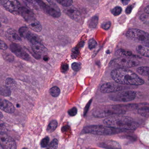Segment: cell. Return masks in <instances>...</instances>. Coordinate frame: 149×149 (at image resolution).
Segmentation results:
<instances>
[{
  "instance_id": "7bdbcfd3",
  "label": "cell",
  "mask_w": 149,
  "mask_h": 149,
  "mask_svg": "<svg viewBox=\"0 0 149 149\" xmlns=\"http://www.w3.org/2000/svg\"><path fill=\"white\" fill-rule=\"evenodd\" d=\"M133 8V5H130V6H129L128 7L126 8V11H125L126 14H128H128H130V13H131V11H132Z\"/></svg>"
},
{
  "instance_id": "8d00e7d4",
  "label": "cell",
  "mask_w": 149,
  "mask_h": 149,
  "mask_svg": "<svg viewBox=\"0 0 149 149\" xmlns=\"http://www.w3.org/2000/svg\"><path fill=\"white\" fill-rule=\"evenodd\" d=\"M68 114L71 116H74L77 114V109L76 108L73 107L68 111Z\"/></svg>"
},
{
  "instance_id": "f6af8a7d",
  "label": "cell",
  "mask_w": 149,
  "mask_h": 149,
  "mask_svg": "<svg viewBox=\"0 0 149 149\" xmlns=\"http://www.w3.org/2000/svg\"><path fill=\"white\" fill-rule=\"evenodd\" d=\"M70 127L69 126H64V127H63V128H62V132H66V131H68V130H69V129H70Z\"/></svg>"
},
{
  "instance_id": "d6a6232c",
  "label": "cell",
  "mask_w": 149,
  "mask_h": 149,
  "mask_svg": "<svg viewBox=\"0 0 149 149\" xmlns=\"http://www.w3.org/2000/svg\"><path fill=\"white\" fill-rule=\"evenodd\" d=\"M58 146V141L57 139H55L52 140V141L49 144L48 148L56 149L57 148Z\"/></svg>"
},
{
  "instance_id": "9a60e30c",
  "label": "cell",
  "mask_w": 149,
  "mask_h": 149,
  "mask_svg": "<svg viewBox=\"0 0 149 149\" xmlns=\"http://www.w3.org/2000/svg\"><path fill=\"white\" fill-rule=\"evenodd\" d=\"M31 44L32 50L37 56L39 57L41 55L45 54L47 52V49L42 43L41 41L35 42L31 43Z\"/></svg>"
},
{
  "instance_id": "30bf717a",
  "label": "cell",
  "mask_w": 149,
  "mask_h": 149,
  "mask_svg": "<svg viewBox=\"0 0 149 149\" xmlns=\"http://www.w3.org/2000/svg\"><path fill=\"white\" fill-rule=\"evenodd\" d=\"M3 6L8 11L12 14L19 15V11L22 5L18 0H1Z\"/></svg>"
},
{
  "instance_id": "d6986e66",
  "label": "cell",
  "mask_w": 149,
  "mask_h": 149,
  "mask_svg": "<svg viewBox=\"0 0 149 149\" xmlns=\"http://www.w3.org/2000/svg\"><path fill=\"white\" fill-rule=\"evenodd\" d=\"M137 52L141 56L149 58V46L147 45H139L136 47Z\"/></svg>"
},
{
  "instance_id": "9c48e42d",
  "label": "cell",
  "mask_w": 149,
  "mask_h": 149,
  "mask_svg": "<svg viewBox=\"0 0 149 149\" xmlns=\"http://www.w3.org/2000/svg\"><path fill=\"white\" fill-rule=\"evenodd\" d=\"M38 6L46 14L51 16L52 17H59L61 16L60 10L57 9L51 5H48L42 0H35Z\"/></svg>"
},
{
  "instance_id": "44dd1931",
  "label": "cell",
  "mask_w": 149,
  "mask_h": 149,
  "mask_svg": "<svg viewBox=\"0 0 149 149\" xmlns=\"http://www.w3.org/2000/svg\"><path fill=\"white\" fill-rule=\"evenodd\" d=\"M137 73L143 76H147L149 78V67L141 66L136 70Z\"/></svg>"
},
{
  "instance_id": "f1b7e54d",
  "label": "cell",
  "mask_w": 149,
  "mask_h": 149,
  "mask_svg": "<svg viewBox=\"0 0 149 149\" xmlns=\"http://www.w3.org/2000/svg\"><path fill=\"white\" fill-rule=\"evenodd\" d=\"M59 4L65 7L71 6L73 3V0H56Z\"/></svg>"
},
{
  "instance_id": "4fadbf2b",
  "label": "cell",
  "mask_w": 149,
  "mask_h": 149,
  "mask_svg": "<svg viewBox=\"0 0 149 149\" xmlns=\"http://www.w3.org/2000/svg\"><path fill=\"white\" fill-rule=\"evenodd\" d=\"M0 145L4 149H16L17 144L15 141L4 132H0Z\"/></svg>"
},
{
  "instance_id": "7dc6e473",
  "label": "cell",
  "mask_w": 149,
  "mask_h": 149,
  "mask_svg": "<svg viewBox=\"0 0 149 149\" xmlns=\"http://www.w3.org/2000/svg\"><path fill=\"white\" fill-rule=\"evenodd\" d=\"M4 125H3V123L0 122V132L3 131V129H4Z\"/></svg>"
},
{
  "instance_id": "ffe728a7",
  "label": "cell",
  "mask_w": 149,
  "mask_h": 149,
  "mask_svg": "<svg viewBox=\"0 0 149 149\" xmlns=\"http://www.w3.org/2000/svg\"><path fill=\"white\" fill-rule=\"evenodd\" d=\"M116 54L121 57H134V55L132 53V52L123 49H119L116 52Z\"/></svg>"
},
{
  "instance_id": "f35d334b",
  "label": "cell",
  "mask_w": 149,
  "mask_h": 149,
  "mask_svg": "<svg viewBox=\"0 0 149 149\" xmlns=\"http://www.w3.org/2000/svg\"><path fill=\"white\" fill-rule=\"evenodd\" d=\"M46 1L49 3L50 5L53 6V7L56 8L57 9L60 10L59 8H58V6L57 5L56 2V0H46Z\"/></svg>"
},
{
  "instance_id": "83f0119b",
  "label": "cell",
  "mask_w": 149,
  "mask_h": 149,
  "mask_svg": "<svg viewBox=\"0 0 149 149\" xmlns=\"http://www.w3.org/2000/svg\"><path fill=\"white\" fill-rule=\"evenodd\" d=\"M108 143L109 144H108L106 143H102V147L107 148H120V145L116 143L109 142Z\"/></svg>"
},
{
  "instance_id": "cb8c5ba5",
  "label": "cell",
  "mask_w": 149,
  "mask_h": 149,
  "mask_svg": "<svg viewBox=\"0 0 149 149\" xmlns=\"http://www.w3.org/2000/svg\"><path fill=\"white\" fill-rule=\"evenodd\" d=\"M58 122L56 120H53L50 122L47 128L48 133H52L54 132L57 127Z\"/></svg>"
},
{
  "instance_id": "bcb514c9",
  "label": "cell",
  "mask_w": 149,
  "mask_h": 149,
  "mask_svg": "<svg viewBox=\"0 0 149 149\" xmlns=\"http://www.w3.org/2000/svg\"><path fill=\"white\" fill-rule=\"evenodd\" d=\"M130 0H121V2L122 3L123 5H127L129 3Z\"/></svg>"
},
{
  "instance_id": "8992f818",
  "label": "cell",
  "mask_w": 149,
  "mask_h": 149,
  "mask_svg": "<svg viewBox=\"0 0 149 149\" xmlns=\"http://www.w3.org/2000/svg\"><path fill=\"white\" fill-rule=\"evenodd\" d=\"M129 39L144 45H149V33L138 29H130L126 34Z\"/></svg>"
},
{
  "instance_id": "277c9868",
  "label": "cell",
  "mask_w": 149,
  "mask_h": 149,
  "mask_svg": "<svg viewBox=\"0 0 149 149\" xmlns=\"http://www.w3.org/2000/svg\"><path fill=\"white\" fill-rule=\"evenodd\" d=\"M125 131V130L123 129L115 128L107 126L93 125L85 127L81 131V133L93 134L97 135L109 136L116 134Z\"/></svg>"
},
{
  "instance_id": "3957f363",
  "label": "cell",
  "mask_w": 149,
  "mask_h": 149,
  "mask_svg": "<svg viewBox=\"0 0 149 149\" xmlns=\"http://www.w3.org/2000/svg\"><path fill=\"white\" fill-rule=\"evenodd\" d=\"M127 112L126 105H113L97 108L93 111L95 118H105L117 115L125 114Z\"/></svg>"
},
{
  "instance_id": "1f68e13d",
  "label": "cell",
  "mask_w": 149,
  "mask_h": 149,
  "mask_svg": "<svg viewBox=\"0 0 149 149\" xmlns=\"http://www.w3.org/2000/svg\"><path fill=\"white\" fill-rule=\"evenodd\" d=\"M97 43L93 38H91L88 41V47L90 50L94 49L97 46Z\"/></svg>"
},
{
  "instance_id": "60d3db41",
  "label": "cell",
  "mask_w": 149,
  "mask_h": 149,
  "mask_svg": "<svg viewBox=\"0 0 149 149\" xmlns=\"http://www.w3.org/2000/svg\"><path fill=\"white\" fill-rule=\"evenodd\" d=\"M4 57L6 60L9 61H13L14 59V57L10 54L9 53H5L4 54Z\"/></svg>"
},
{
  "instance_id": "52a82bcc",
  "label": "cell",
  "mask_w": 149,
  "mask_h": 149,
  "mask_svg": "<svg viewBox=\"0 0 149 149\" xmlns=\"http://www.w3.org/2000/svg\"><path fill=\"white\" fill-rule=\"evenodd\" d=\"M139 64L140 62L135 59L120 57L111 60L109 66L115 68H128L137 66Z\"/></svg>"
},
{
  "instance_id": "7402d4cb",
  "label": "cell",
  "mask_w": 149,
  "mask_h": 149,
  "mask_svg": "<svg viewBox=\"0 0 149 149\" xmlns=\"http://www.w3.org/2000/svg\"><path fill=\"white\" fill-rule=\"evenodd\" d=\"M25 4L30 9L38 10V6L35 0H23Z\"/></svg>"
},
{
  "instance_id": "4316f807",
  "label": "cell",
  "mask_w": 149,
  "mask_h": 149,
  "mask_svg": "<svg viewBox=\"0 0 149 149\" xmlns=\"http://www.w3.org/2000/svg\"><path fill=\"white\" fill-rule=\"evenodd\" d=\"M49 93L53 97H57L60 94V90L57 87H53L50 89Z\"/></svg>"
},
{
  "instance_id": "74e56055",
  "label": "cell",
  "mask_w": 149,
  "mask_h": 149,
  "mask_svg": "<svg viewBox=\"0 0 149 149\" xmlns=\"http://www.w3.org/2000/svg\"><path fill=\"white\" fill-rule=\"evenodd\" d=\"M79 54V50L78 48L75 47L73 48L72 50V57L73 58H75L77 57Z\"/></svg>"
},
{
  "instance_id": "ac0fdd59",
  "label": "cell",
  "mask_w": 149,
  "mask_h": 149,
  "mask_svg": "<svg viewBox=\"0 0 149 149\" xmlns=\"http://www.w3.org/2000/svg\"><path fill=\"white\" fill-rule=\"evenodd\" d=\"M6 34L7 37L10 41L14 43H17L22 41L20 35H19L15 30L11 28H9L7 30Z\"/></svg>"
},
{
  "instance_id": "7a4b0ae2",
  "label": "cell",
  "mask_w": 149,
  "mask_h": 149,
  "mask_svg": "<svg viewBox=\"0 0 149 149\" xmlns=\"http://www.w3.org/2000/svg\"><path fill=\"white\" fill-rule=\"evenodd\" d=\"M105 125L123 130H134L139 127V124L131 117L122 115H112L103 121Z\"/></svg>"
},
{
  "instance_id": "2e32d148",
  "label": "cell",
  "mask_w": 149,
  "mask_h": 149,
  "mask_svg": "<svg viewBox=\"0 0 149 149\" xmlns=\"http://www.w3.org/2000/svg\"><path fill=\"white\" fill-rule=\"evenodd\" d=\"M0 109L8 113H13L15 112V108L8 101L0 98Z\"/></svg>"
},
{
  "instance_id": "603a6c76",
  "label": "cell",
  "mask_w": 149,
  "mask_h": 149,
  "mask_svg": "<svg viewBox=\"0 0 149 149\" xmlns=\"http://www.w3.org/2000/svg\"><path fill=\"white\" fill-rule=\"evenodd\" d=\"M99 17L97 16H94L90 18L88 21V26L90 28H95L98 24Z\"/></svg>"
},
{
  "instance_id": "ee69618b",
  "label": "cell",
  "mask_w": 149,
  "mask_h": 149,
  "mask_svg": "<svg viewBox=\"0 0 149 149\" xmlns=\"http://www.w3.org/2000/svg\"><path fill=\"white\" fill-rule=\"evenodd\" d=\"M92 101V100H90L89 102L88 103V104H87L86 106V107L85 108V110H84V115H86V114L87 113L88 111V109H89V106H90V104H91V102Z\"/></svg>"
},
{
  "instance_id": "ba28073f",
  "label": "cell",
  "mask_w": 149,
  "mask_h": 149,
  "mask_svg": "<svg viewBox=\"0 0 149 149\" xmlns=\"http://www.w3.org/2000/svg\"><path fill=\"white\" fill-rule=\"evenodd\" d=\"M117 92L109 95V99L116 102H127L132 101L136 98V93L134 91H120Z\"/></svg>"
},
{
  "instance_id": "5b68a950",
  "label": "cell",
  "mask_w": 149,
  "mask_h": 149,
  "mask_svg": "<svg viewBox=\"0 0 149 149\" xmlns=\"http://www.w3.org/2000/svg\"><path fill=\"white\" fill-rule=\"evenodd\" d=\"M19 15L27 22L32 30L36 32H39L42 30V25L36 19L34 13L29 9L22 6L19 11Z\"/></svg>"
},
{
  "instance_id": "f5cc1de1",
  "label": "cell",
  "mask_w": 149,
  "mask_h": 149,
  "mask_svg": "<svg viewBox=\"0 0 149 149\" xmlns=\"http://www.w3.org/2000/svg\"><path fill=\"white\" fill-rule=\"evenodd\" d=\"M1 23H0V27H1Z\"/></svg>"
},
{
  "instance_id": "d590c367",
  "label": "cell",
  "mask_w": 149,
  "mask_h": 149,
  "mask_svg": "<svg viewBox=\"0 0 149 149\" xmlns=\"http://www.w3.org/2000/svg\"><path fill=\"white\" fill-rule=\"evenodd\" d=\"M111 23L110 21H108V22H104L102 24L101 27L104 29L107 30L109 29L111 27Z\"/></svg>"
},
{
  "instance_id": "7c38bea8",
  "label": "cell",
  "mask_w": 149,
  "mask_h": 149,
  "mask_svg": "<svg viewBox=\"0 0 149 149\" xmlns=\"http://www.w3.org/2000/svg\"><path fill=\"white\" fill-rule=\"evenodd\" d=\"M125 87L118 83H106L101 86L100 92L103 93H112L122 91Z\"/></svg>"
},
{
  "instance_id": "8fae6325",
  "label": "cell",
  "mask_w": 149,
  "mask_h": 149,
  "mask_svg": "<svg viewBox=\"0 0 149 149\" xmlns=\"http://www.w3.org/2000/svg\"><path fill=\"white\" fill-rule=\"evenodd\" d=\"M10 49L18 57L26 61H30L31 59L30 56L20 45L13 43L10 45Z\"/></svg>"
},
{
  "instance_id": "f546056e",
  "label": "cell",
  "mask_w": 149,
  "mask_h": 149,
  "mask_svg": "<svg viewBox=\"0 0 149 149\" xmlns=\"http://www.w3.org/2000/svg\"><path fill=\"white\" fill-rule=\"evenodd\" d=\"M16 85L15 81L13 79L11 78H7L6 80V85L10 89V88H14L15 87Z\"/></svg>"
},
{
  "instance_id": "b9f144b4",
  "label": "cell",
  "mask_w": 149,
  "mask_h": 149,
  "mask_svg": "<svg viewBox=\"0 0 149 149\" xmlns=\"http://www.w3.org/2000/svg\"><path fill=\"white\" fill-rule=\"evenodd\" d=\"M68 68H69V65L67 64H63L62 65L61 67V71L63 73L66 72L68 71Z\"/></svg>"
},
{
  "instance_id": "836d02e7",
  "label": "cell",
  "mask_w": 149,
  "mask_h": 149,
  "mask_svg": "<svg viewBox=\"0 0 149 149\" xmlns=\"http://www.w3.org/2000/svg\"><path fill=\"white\" fill-rule=\"evenodd\" d=\"M49 142V137H46L44 138L41 141V143H40L41 147L42 148H45L48 147Z\"/></svg>"
},
{
  "instance_id": "d4e9b609",
  "label": "cell",
  "mask_w": 149,
  "mask_h": 149,
  "mask_svg": "<svg viewBox=\"0 0 149 149\" xmlns=\"http://www.w3.org/2000/svg\"><path fill=\"white\" fill-rule=\"evenodd\" d=\"M138 114L143 117H149V107H142L139 108L137 111Z\"/></svg>"
},
{
  "instance_id": "681fc988",
  "label": "cell",
  "mask_w": 149,
  "mask_h": 149,
  "mask_svg": "<svg viewBox=\"0 0 149 149\" xmlns=\"http://www.w3.org/2000/svg\"><path fill=\"white\" fill-rule=\"evenodd\" d=\"M48 59H49V58L46 57V56H45V57H44V60L45 61H47V60H48Z\"/></svg>"
},
{
  "instance_id": "484cf974",
  "label": "cell",
  "mask_w": 149,
  "mask_h": 149,
  "mask_svg": "<svg viewBox=\"0 0 149 149\" xmlns=\"http://www.w3.org/2000/svg\"><path fill=\"white\" fill-rule=\"evenodd\" d=\"M0 94L3 96H9L10 94V89L6 85L0 87Z\"/></svg>"
},
{
  "instance_id": "5bb4252c",
  "label": "cell",
  "mask_w": 149,
  "mask_h": 149,
  "mask_svg": "<svg viewBox=\"0 0 149 149\" xmlns=\"http://www.w3.org/2000/svg\"><path fill=\"white\" fill-rule=\"evenodd\" d=\"M18 31L21 37L27 39L31 43L41 41L40 38L37 35L32 33L29 28L25 26L21 27Z\"/></svg>"
},
{
  "instance_id": "f907efd6",
  "label": "cell",
  "mask_w": 149,
  "mask_h": 149,
  "mask_svg": "<svg viewBox=\"0 0 149 149\" xmlns=\"http://www.w3.org/2000/svg\"><path fill=\"white\" fill-rule=\"evenodd\" d=\"M3 117V114L0 112V119H1Z\"/></svg>"
},
{
  "instance_id": "c3c4849f",
  "label": "cell",
  "mask_w": 149,
  "mask_h": 149,
  "mask_svg": "<svg viewBox=\"0 0 149 149\" xmlns=\"http://www.w3.org/2000/svg\"><path fill=\"white\" fill-rule=\"evenodd\" d=\"M144 11L146 13L149 14V5L147 6L144 9Z\"/></svg>"
},
{
  "instance_id": "6da1fadb",
  "label": "cell",
  "mask_w": 149,
  "mask_h": 149,
  "mask_svg": "<svg viewBox=\"0 0 149 149\" xmlns=\"http://www.w3.org/2000/svg\"><path fill=\"white\" fill-rule=\"evenodd\" d=\"M111 76L116 83L121 85L136 86L145 83L135 73L127 68H116L111 72Z\"/></svg>"
},
{
  "instance_id": "db71d44e",
  "label": "cell",
  "mask_w": 149,
  "mask_h": 149,
  "mask_svg": "<svg viewBox=\"0 0 149 149\" xmlns=\"http://www.w3.org/2000/svg\"><path fill=\"white\" fill-rule=\"evenodd\" d=\"M148 80H149V78H148Z\"/></svg>"
},
{
  "instance_id": "4dcf8cb0",
  "label": "cell",
  "mask_w": 149,
  "mask_h": 149,
  "mask_svg": "<svg viewBox=\"0 0 149 149\" xmlns=\"http://www.w3.org/2000/svg\"><path fill=\"white\" fill-rule=\"evenodd\" d=\"M122 9L120 6H116L111 10L112 14L114 16H118L121 13Z\"/></svg>"
},
{
  "instance_id": "816d5d0a",
  "label": "cell",
  "mask_w": 149,
  "mask_h": 149,
  "mask_svg": "<svg viewBox=\"0 0 149 149\" xmlns=\"http://www.w3.org/2000/svg\"><path fill=\"white\" fill-rule=\"evenodd\" d=\"M0 149H3L2 147H1V145H0Z\"/></svg>"
},
{
  "instance_id": "ab89813d",
  "label": "cell",
  "mask_w": 149,
  "mask_h": 149,
  "mask_svg": "<svg viewBox=\"0 0 149 149\" xmlns=\"http://www.w3.org/2000/svg\"><path fill=\"white\" fill-rule=\"evenodd\" d=\"M7 49H8V46L7 44L3 41L0 39V50H5Z\"/></svg>"
},
{
  "instance_id": "e0dca14e",
  "label": "cell",
  "mask_w": 149,
  "mask_h": 149,
  "mask_svg": "<svg viewBox=\"0 0 149 149\" xmlns=\"http://www.w3.org/2000/svg\"><path fill=\"white\" fill-rule=\"evenodd\" d=\"M64 12L71 19L75 21H78L81 18V14L78 10L74 7L70 6L65 7Z\"/></svg>"
},
{
  "instance_id": "e575fe53",
  "label": "cell",
  "mask_w": 149,
  "mask_h": 149,
  "mask_svg": "<svg viewBox=\"0 0 149 149\" xmlns=\"http://www.w3.org/2000/svg\"><path fill=\"white\" fill-rule=\"evenodd\" d=\"M72 68L73 71H78L79 70H80L81 68V64L80 63L74 62L72 64Z\"/></svg>"
}]
</instances>
